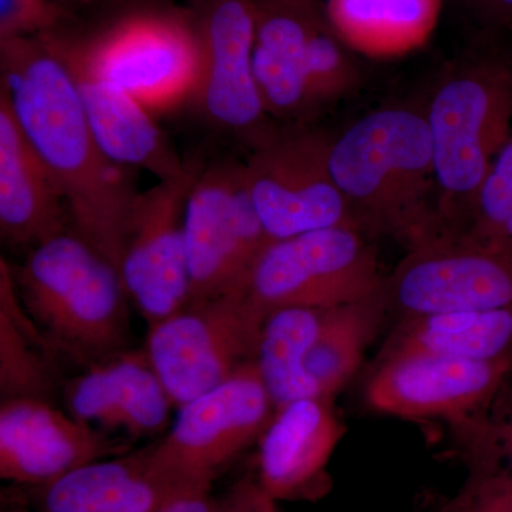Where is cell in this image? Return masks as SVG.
<instances>
[{
	"label": "cell",
	"mask_w": 512,
	"mask_h": 512,
	"mask_svg": "<svg viewBox=\"0 0 512 512\" xmlns=\"http://www.w3.org/2000/svg\"><path fill=\"white\" fill-rule=\"evenodd\" d=\"M330 138L305 124H288L252 147L245 178L272 242L318 229H360L330 173Z\"/></svg>",
	"instance_id": "obj_10"
},
{
	"label": "cell",
	"mask_w": 512,
	"mask_h": 512,
	"mask_svg": "<svg viewBox=\"0 0 512 512\" xmlns=\"http://www.w3.org/2000/svg\"><path fill=\"white\" fill-rule=\"evenodd\" d=\"M0 90L49 168L72 231L120 271L138 192L101 151L72 73L46 35L0 42Z\"/></svg>",
	"instance_id": "obj_1"
},
{
	"label": "cell",
	"mask_w": 512,
	"mask_h": 512,
	"mask_svg": "<svg viewBox=\"0 0 512 512\" xmlns=\"http://www.w3.org/2000/svg\"><path fill=\"white\" fill-rule=\"evenodd\" d=\"M190 10L201 50L192 104L212 127L244 136L256 146L275 128L268 126L271 117L254 76V2L194 0Z\"/></svg>",
	"instance_id": "obj_14"
},
{
	"label": "cell",
	"mask_w": 512,
	"mask_h": 512,
	"mask_svg": "<svg viewBox=\"0 0 512 512\" xmlns=\"http://www.w3.org/2000/svg\"><path fill=\"white\" fill-rule=\"evenodd\" d=\"M214 512H281L276 500L262 487L258 478L239 481L222 500L215 503Z\"/></svg>",
	"instance_id": "obj_31"
},
{
	"label": "cell",
	"mask_w": 512,
	"mask_h": 512,
	"mask_svg": "<svg viewBox=\"0 0 512 512\" xmlns=\"http://www.w3.org/2000/svg\"><path fill=\"white\" fill-rule=\"evenodd\" d=\"M457 234L512 247V133L495 157L466 224Z\"/></svg>",
	"instance_id": "obj_27"
},
{
	"label": "cell",
	"mask_w": 512,
	"mask_h": 512,
	"mask_svg": "<svg viewBox=\"0 0 512 512\" xmlns=\"http://www.w3.org/2000/svg\"><path fill=\"white\" fill-rule=\"evenodd\" d=\"M210 491H191L165 498L156 512H214L215 503L211 501Z\"/></svg>",
	"instance_id": "obj_32"
},
{
	"label": "cell",
	"mask_w": 512,
	"mask_h": 512,
	"mask_svg": "<svg viewBox=\"0 0 512 512\" xmlns=\"http://www.w3.org/2000/svg\"><path fill=\"white\" fill-rule=\"evenodd\" d=\"M329 167L357 227L407 251L448 234L424 110L390 106L330 138Z\"/></svg>",
	"instance_id": "obj_2"
},
{
	"label": "cell",
	"mask_w": 512,
	"mask_h": 512,
	"mask_svg": "<svg viewBox=\"0 0 512 512\" xmlns=\"http://www.w3.org/2000/svg\"><path fill=\"white\" fill-rule=\"evenodd\" d=\"M266 315L241 288L187 303L148 329L144 350L174 407L180 409L255 362Z\"/></svg>",
	"instance_id": "obj_8"
},
{
	"label": "cell",
	"mask_w": 512,
	"mask_h": 512,
	"mask_svg": "<svg viewBox=\"0 0 512 512\" xmlns=\"http://www.w3.org/2000/svg\"><path fill=\"white\" fill-rule=\"evenodd\" d=\"M453 433L467 464L498 461L512 471V373L487 409L453 427Z\"/></svg>",
	"instance_id": "obj_28"
},
{
	"label": "cell",
	"mask_w": 512,
	"mask_h": 512,
	"mask_svg": "<svg viewBox=\"0 0 512 512\" xmlns=\"http://www.w3.org/2000/svg\"><path fill=\"white\" fill-rule=\"evenodd\" d=\"M323 311L279 308L266 315L255 362L275 409L320 396L306 372V357L318 335Z\"/></svg>",
	"instance_id": "obj_25"
},
{
	"label": "cell",
	"mask_w": 512,
	"mask_h": 512,
	"mask_svg": "<svg viewBox=\"0 0 512 512\" xmlns=\"http://www.w3.org/2000/svg\"><path fill=\"white\" fill-rule=\"evenodd\" d=\"M406 356L512 362V308L400 318L376 362Z\"/></svg>",
	"instance_id": "obj_21"
},
{
	"label": "cell",
	"mask_w": 512,
	"mask_h": 512,
	"mask_svg": "<svg viewBox=\"0 0 512 512\" xmlns=\"http://www.w3.org/2000/svg\"><path fill=\"white\" fill-rule=\"evenodd\" d=\"M113 450L106 434L57 409L53 402L6 399L0 404L3 478L49 485Z\"/></svg>",
	"instance_id": "obj_16"
},
{
	"label": "cell",
	"mask_w": 512,
	"mask_h": 512,
	"mask_svg": "<svg viewBox=\"0 0 512 512\" xmlns=\"http://www.w3.org/2000/svg\"><path fill=\"white\" fill-rule=\"evenodd\" d=\"M64 402L76 419L131 437L163 430L174 407L146 350H127L84 369L64 387Z\"/></svg>",
	"instance_id": "obj_20"
},
{
	"label": "cell",
	"mask_w": 512,
	"mask_h": 512,
	"mask_svg": "<svg viewBox=\"0 0 512 512\" xmlns=\"http://www.w3.org/2000/svg\"><path fill=\"white\" fill-rule=\"evenodd\" d=\"M255 2L269 3V5L282 6L303 13V15L311 16L313 19L328 22L326 19L325 5L323 0H255Z\"/></svg>",
	"instance_id": "obj_34"
},
{
	"label": "cell",
	"mask_w": 512,
	"mask_h": 512,
	"mask_svg": "<svg viewBox=\"0 0 512 512\" xmlns=\"http://www.w3.org/2000/svg\"><path fill=\"white\" fill-rule=\"evenodd\" d=\"M512 362L406 356L375 362L363 400L370 412L402 419H440L451 429L487 409Z\"/></svg>",
	"instance_id": "obj_15"
},
{
	"label": "cell",
	"mask_w": 512,
	"mask_h": 512,
	"mask_svg": "<svg viewBox=\"0 0 512 512\" xmlns=\"http://www.w3.org/2000/svg\"><path fill=\"white\" fill-rule=\"evenodd\" d=\"M333 400L308 397L275 410L259 439L258 481L276 501L309 497L325 487L326 468L346 431Z\"/></svg>",
	"instance_id": "obj_18"
},
{
	"label": "cell",
	"mask_w": 512,
	"mask_h": 512,
	"mask_svg": "<svg viewBox=\"0 0 512 512\" xmlns=\"http://www.w3.org/2000/svg\"><path fill=\"white\" fill-rule=\"evenodd\" d=\"M144 468L146 450L76 468L49 484L43 512H110Z\"/></svg>",
	"instance_id": "obj_26"
},
{
	"label": "cell",
	"mask_w": 512,
	"mask_h": 512,
	"mask_svg": "<svg viewBox=\"0 0 512 512\" xmlns=\"http://www.w3.org/2000/svg\"><path fill=\"white\" fill-rule=\"evenodd\" d=\"M57 353L29 318L13 284L10 265L0 261V394L6 399L52 402Z\"/></svg>",
	"instance_id": "obj_23"
},
{
	"label": "cell",
	"mask_w": 512,
	"mask_h": 512,
	"mask_svg": "<svg viewBox=\"0 0 512 512\" xmlns=\"http://www.w3.org/2000/svg\"><path fill=\"white\" fill-rule=\"evenodd\" d=\"M441 217L457 234L512 133V46L474 57L437 83L424 110Z\"/></svg>",
	"instance_id": "obj_4"
},
{
	"label": "cell",
	"mask_w": 512,
	"mask_h": 512,
	"mask_svg": "<svg viewBox=\"0 0 512 512\" xmlns=\"http://www.w3.org/2000/svg\"><path fill=\"white\" fill-rule=\"evenodd\" d=\"M73 0H0V42L72 28Z\"/></svg>",
	"instance_id": "obj_29"
},
{
	"label": "cell",
	"mask_w": 512,
	"mask_h": 512,
	"mask_svg": "<svg viewBox=\"0 0 512 512\" xmlns=\"http://www.w3.org/2000/svg\"><path fill=\"white\" fill-rule=\"evenodd\" d=\"M46 36L72 73L101 151L120 167L150 171L158 180L183 173L188 160L178 156L156 116L126 90L90 69L73 52L63 30Z\"/></svg>",
	"instance_id": "obj_17"
},
{
	"label": "cell",
	"mask_w": 512,
	"mask_h": 512,
	"mask_svg": "<svg viewBox=\"0 0 512 512\" xmlns=\"http://www.w3.org/2000/svg\"><path fill=\"white\" fill-rule=\"evenodd\" d=\"M202 167L191 158L183 173L158 180L134 202L120 275L148 329L190 302L185 207Z\"/></svg>",
	"instance_id": "obj_13"
},
{
	"label": "cell",
	"mask_w": 512,
	"mask_h": 512,
	"mask_svg": "<svg viewBox=\"0 0 512 512\" xmlns=\"http://www.w3.org/2000/svg\"><path fill=\"white\" fill-rule=\"evenodd\" d=\"M485 19L512 32V0H471Z\"/></svg>",
	"instance_id": "obj_33"
},
{
	"label": "cell",
	"mask_w": 512,
	"mask_h": 512,
	"mask_svg": "<svg viewBox=\"0 0 512 512\" xmlns=\"http://www.w3.org/2000/svg\"><path fill=\"white\" fill-rule=\"evenodd\" d=\"M252 2L254 76L271 119L303 124L356 89L359 70L328 22Z\"/></svg>",
	"instance_id": "obj_7"
},
{
	"label": "cell",
	"mask_w": 512,
	"mask_h": 512,
	"mask_svg": "<svg viewBox=\"0 0 512 512\" xmlns=\"http://www.w3.org/2000/svg\"><path fill=\"white\" fill-rule=\"evenodd\" d=\"M275 404L256 362L180 407L173 429L146 450V473L165 498L210 491L218 473L261 439Z\"/></svg>",
	"instance_id": "obj_6"
},
{
	"label": "cell",
	"mask_w": 512,
	"mask_h": 512,
	"mask_svg": "<svg viewBox=\"0 0 512 512\" xmlns=\"http://www.w3.org/2000/svg\"><path fill=\"white\" fill-rule=\"evenodd\" d=\"M332 32L369 57H396L426 45L443 0H323Z\"/></svg>",
	"instance_id": "obj_22"
},
{
	"label": "cell",
	"mask_w": 512,
	"mask_h": 512,
	"mask_svg": "<svg viewBox=\"0 0 512 512\" xmlns=\"http://www.w3.org/2000/svg\"><path fill=\"white\" fill-rule=\"evenodd\" d=\"M468 478L441 512H512V471L497 461L468 464Z\"/></svg>",
	"instance_id": "obj_30"
},
{
	"label": "cell",
	"mask_w": 512,
	"mask_h": 512,
	"mask_svg": "<svg viewBox=\"0 0 512 512\" xmlns=\"http://www.w3.org/2000/svg\"><path fill=\"white\" fill-rule=\"evenodd\" d=\"M389 312L384 291L323 311L318 335L306 357V372L320 396L335 397L348 386Z\"/></svg>",
	"instance_id": "obj_24"
},
{
	"label": "cell",
	"mask_w": 512,
	"mask_h": 512,
	"mask_svg": "<svg viewBox=\"0 0 512 512\" xmlns=\"http://www.w3.org/2000/svg\"><path fill=\"white\" fill-rule=\"evenodd\" d=\"M271 242L252 201L244 163L204 164L185 207L190 302L247 288L252 268Z\"/></svg>",
	"instance_id": "obj_11"
},
{
	"label": "cell",
	"mask_w": 512,
	"mask_h": 512,
	"mask_svg": "<svg viewBox=\"0 0 512 512\" xmlns=\"http://www.w3.org/2000/svg\"><path fill=\"white\" fill-rule=\"evenodd\" d=\"M72 229L59 185L19 126L0 90V235L33 249Z\"/></svg>",
	"instance_id": "obj_19"
},
{
	"label": "cell",
	"mask_w": 512,
	"mask_h": 512,
	"mask_svg": "<svg viewBox=\"0 0 512 512\" xmlns=\"http://www.w3.org/2000/svg\"><path fill=\"white\" fill-rule=\"evenodd\" d=\"M384 295L400 318L512 308V247L443 235L407 251Z\"/></svg>",
	"instance_id": "obj_12"
},
{
	"label": "cell",
	"mask_w": 512,
	"mask_h": 512,
	"mask_svg": "<svg viewBox=\"0 0 512 512\" xmlns=\"http://www.w3.org/2000/svg\"><path fill=\"white\" fill-rule=\"evenodd\" d=\"M151 0H73L74 6L77 5H103L114 6L117 10L130 8V6L141 5V3H148Z\"/></svg>",
	"instance_id": "obj_35"
},
{
	"label": "cell",
	"mask_w": 512,
	"mask_h": 512,
	"mask_svg": "<svg viewBox=\"0 0 512 512\" xmlns=\"http://www.w3.org/2000/svg\"><path fill=\"white\" fill-rule=\"evenodd\" d=\"M73 30L63 29L73 52L154 116L194 101L201 50L191 10L141 3L90 32Z\"/></svg>",
	"instance_id": "obj_5"
},
{
	"label": "cell",
	"mask_w": 512,
	"mask_h": 512,
	"mask_svg": "<svg viewBox=\"0 0 512 512\" xmlns=\"http://www.w3.org/2000/svg\"><path fill=\"white\" fill-rule=\"evenodd\" d=\"M10 272L57 356L89 369L127 352L131 299L120 271L72 229L30 249Z\"/></svg>",
	"instance_id": "obj_3"
},
{
	"label": "cell",
	"mask_w": 512,
	"mask_h": 512,
	"mask_svg": "<svg viewBox=\"0 0 512 512\" xmlns=\"http://www.w3.org/2000/svg\"><path fill=\"white\" fill-rule=\"evenodd\" d=\"M365 232L333 227L274 241L249 275L251 298L266 312L330 309L384 291L377 249Z\"/></svg>",
	"instance_id": "obj_9"
}]
</instances>
